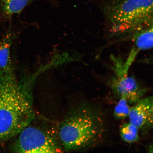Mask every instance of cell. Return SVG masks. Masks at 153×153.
<instances>
[{
    "mask_svg": "<svg viewBox=\"0 0 153 153\" xmlns=\"http://www.w3.org/2000/svg\"><path fill=\"white\" fill-rule=\"evenodd\" d=\"M133 46L128 57L124 62V66L129 70L137 55L141 51L152 49L153 47V26L143 29L131 37Z\"/></svg>",
    "mask_w": 153,
    "mask_h": 153,
    "instance_id": "7",
    "label": "cell"
},
{
    "mask_svg": "<svg viewBox=\"0 0 153 153\" xmlns=\"http://www.w3.org/2000/svg\"><path fill=\"white\" fill-rule=\"evenodd\" d=\"M106 128L100 109L91 103L81 102L69 111L57 129V134L63 151L80 152L98 145Z\"/></svg>",
    "mask_w": 153,
    "mask_h": 153,
    "instance_id": "2",
    "label": "cell"
},
{
    "mask_svg": "<svg viewBox=\"0 0 153 153\" xmlns=\"http://www.w3.org/2000/svg\"><path fill=\"white\" fill-rule=\"evenodd\" d=\"M111 37H132L153 26V0H117L105 10Z\"/></svg>",
    "mask_w": 153,
    "mask_h": 153,
    "instance_id": "3",
    "label": "cell"
},
{
    "mask_svg": "<svg viewBox=\"0 0 153 153\" xmlns=\"http://www.w3.org/2000/svg\"><path fill=\"white\" fill-rule=\"evenodd\" d=\"M111 89L118 98L126 99L129 104H134L146 93L143 88L133 76L127 75L113 78L110 83Z\"/></svg>",
    "mask_w": 153,
    "mask_h": 153,
    "instance_id": "5",
    "label": "cell"
},
{
    "mask_svg": "<svg viewBox=\"0 0 153 153\" xmlns=\"http://www.w3.org/2000/svg\"><path fill=\"white\" fill-rule=\"evenodd\" d=\"M34 76L19 81L15 72L0 71V141L18 134L35 117Z\"/></svg>",
    "mask_w": 153,
    "mask_h": 153,
    "instance_id": "1",
    "label": "cell"
},
{
    "mask_svg": "<svg viewBox=\"0 0 153 153\" xmlns=\"http://www.w3.org/2000/svg\"><path fill=\"white\" fill-rule=\"evenodd\" d=\"M153 99L152 96L143 98L131 107L129 122L143 133H148L153 127Z\"/></svg>",
    "mask_w": 153,
    "mask_h": 153,
    "instance_id": "6",
    "label": "cell"
},
{
    "mask_svg": "<svg viewBox=\"0 0 153 153\" xmlns=\"http://www.w3.org/2000/svg\"><path fill=\"white\" fill-rule=\"evenodd\" d=\"M36 0H0V9L5 19L19 14L27 6Z\"/></svg>",
    "mask_w": 153,
    "mask_h": 153,
    "instance_id": "9",
    "label": "cell"
},
{
    "mask_svg": "<svg viewBox=\"0 0 153 153\" xmlns=\"http://www.w3.org/2000/svg\"><path fill=\"white\" fill-rule=\"evenodd\" d=\"M17 34L9 30L0 40V71L15 72L11 57L10 49Z\"/></svg>",
    "mask_w": 153,
    "mask_h": 153,
    "instance_id": "8",
    "label": "cell"
},
{
    "mask_svg": "<svg viewBox=\"0 0 153 153\" xmlns=\"http://www.w3.org/2000/svg\"><path fill=\"white\" fill-rule=\"evenodd\" d=\"M139 132L138 128L129 122L122 124L120 129V135L122 140L129 143L139 140Z\"/></svg>",
    "mask_w": 153,
    "mask_h": 153,
    "instance_id": "10",
    "label": "cell"
},
{
    "mask_svg": "<svg viewBox=\"0 0 153 153\" xmlns=\"http://www.w3.org/2000/svg\"><path fill=\"white\" fill-rule=\"evenodd\" d=\"M13 143L15 153L62 152L57 131L51 128L30 125L23 129Z\"/></svg>",
    "mask_w": 153,
    "mask_h": 153,
    "instance_id": "4",
    "label": "cell"
},
{
    "mask_svg": "<svg viewBox=\"0 0 153 153\" xmlns=\"http://www.w3.org/2000/svg\"><path fill=\"white\" fill-rule=\"evenodd\" d=\"M131 107L127 101L124 98H120L114 109V115L116 119H124L128 117Z\"/></svg>",
    "mask_w": 153,
    "mask_h": 153,
    "instance_id": "11",
    "label": "cell"
}]
</instances>
